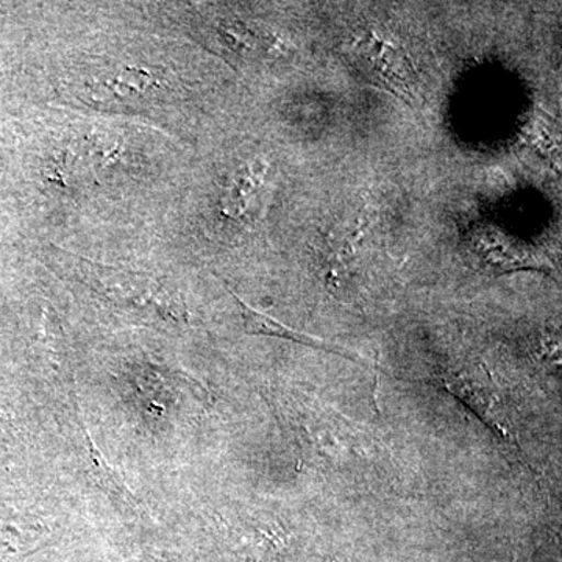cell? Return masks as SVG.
I'll return each instance as SVG.
<instances>
[{
    "instance_id": "cell-1",
    "label": "cell",
    "mask_w": 562,
    "mask_h": 562,
    "mask_svg": "<svg viewBox=\"0 0 562 562\" xmlns=\"http://www.w3.org/2000/svg\"><path fill=\"white\" fill-rule=\"evenodd\" d=\"M77 272L92 290L121 308L161 321H181V303L161 281L144 273L117 272L77 258Z\"/></svg>"
},
{
    "instance_id": "cell-2",
    "label": "cell",
    "mask_w": 562,
    "mask_h": 562,
    "mask_svg": "<svg viewBox=\"0 0 562 562\" xmlns=\"http://www.w3.org/2000/svg\"><path fill=\"white\" fill-rule=\"evenodd\" d=\"M233 297H235L236 302L241 306L244 327H246V330L251 333V335H268L276 336V338L290 339V341L303 344V346L331 351V353H338L342 355V357L350 358V355H347L344 350H339L338 347L324 342L322 339L313 338V336L303 335L301 331L292 330V328L286 327V325L273 321L272 317L266 316V314L250 308L247 303H244L241 299L236 297L235 294H233Z\"/></svg>"
},
{
    "instance_id": "cell-3",
    "label": "cell",
    "mask_w": 562,
    "mask_h": 562,
    "mask_svg": "<svg viewBox=\"0 0 562 562\" xmlns=\"http://www.w3.org/2000/svg\"><path fill=\"white\" fill-rule=\"evenodd\" d=\"M265 173L266 166L260 165L258 161L239 169L235 179H233L231 190H228V213L233 214V216H239V214L246 211L250 199L254 198L255 192L261 187Z\"/></svg>"
}]
</instances>
